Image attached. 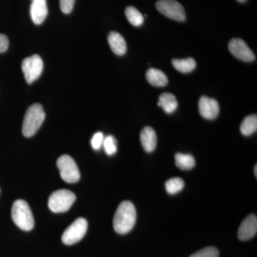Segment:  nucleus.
Instances as JSON below:
<instances>
[{"mask_svg": "<svg viewBox=\"0 0 257 257\" xmlns=\"http://www.w3.org/2000/svg\"><path fill=\"white\" fill-rule=\"evenodd\" d=\"M137 211L130 201L121 202L115 212L113 219L114 231L119 234H126L133 230L136 224Z\"/></svg>", "mask_w": 257, "mask_h": 257, "instance_id": "obj_1", "label": "nucleus"}, {"mask_svg": "<svg viewBox=\"0 0 257 257\" xmlns=\"http://www.w3.org/2000/svg\"><path fill=\"white\" fill-rule=\"evenodd\" d=\"M45 119V112L41 104H34L25 113L23 124V133L26 138H31L38 131Z\"/></svg>", "mask_w": 257, "mask_h": 257, "instance_id": "obj_2", "label": "nucleus"}, {"mask_svg": "<svg viewBox=\"0 0 257 257\" xmlns=\"http://www.w3.org/2000/svg\"><path fill=\"white\" fill-rule=\"evenodd\" d=\"M12 218L15 224L23 231H31L35 226L31 209L28 203L23 199H18L13 204Z\"/></svg>", "mask_w": 257, "mask_h": 257, "instance_id": "obj_3", "label": "nucleus"}, {"mask_svg": "<svg viewBox=\"0 0 257 257\" xmlns=\"http://www.w3.org/2000/svg\"><path fill=\"white\" fill-rule=\"evenodd\" d=\"M75 200L73 192L67 189H60L51 194L48 207L52 212L63 213L70 209Z\"/></svg>", "mask_w": 257, "mask_h": 257, "instance_id": "obj_4", "label": "nucleus"}, {"mask_svg": "<svg viewBox=\"0 0 257 257\" xmlns=\"http://www.w3.org/2000/svg\"><path fill=\"white\" fill-rule=\"evenodd\" d=\"M87 228V221L84 218H78L64 231L62 242L67 246L79 242L85 236Z\"/></svg>", "mask_w": 257, "mask_h": 257, "instance_id": "obj_5", "label": "nucleus"}, {"mask_svg": "<svg viewBox=\"0 0 257 257\" xmlns=\"http://www.w3.org/2000/svg\"><path fill=\"white\" fill-rule=\"evenodd\" d=\"M57 167L61 177L67 183H76L80 179V173L73 159L67 155H62L57 160Z\"/></svg>", "mask_w": 257, "mask_h": 257, "instance_id": "obj_6", "label": "nucleus"}, {"mask_svg": "<svg viewBox=\"0 0 257 257\" xmlns=\"http://www.w3.org/2000/svg\"><path fill=\"white\" fill-rule=\"evenodd\" d=\"M22 69L28 84L36 81L43 71V61L38 55L27 57L23 61Z\"/></svg>", "mask_w": 257, "mask_h": 257, "instance_id": "obj_7", "label": "nucleus"}, {"mask_svg": "<svg viewBox=\"0 0 257 257\" xmlns=\"http://www.w3.org/2000/svg\"><path fill=\"white\" fill-rule=\"evenodd\" d=\"M156 7L160 13L172 20L179 22L186 20L183 6L176 0H159Z\"/></svg>", "mask_w": 257, "mask_h": 257, "instance_id": "obj_8", "label": "nucleus"}, {"mask_svg": "<svg viewBox=\"0 0 257 257\" xmlns=\"http://www.w3.org/2000/svg\"><path fill=\"white\" fill-rule=\"evenodd\" d=\"M229 50L235 57L243 62H252L255 60L254 54L241 39H232L229 43Z\"/></svg>", "mask_w": 257, "mask_h": 257, "instance_id": "obj_9", "label": "nucleus"}, {"mask_svg": "<svg viewBox=\"0 0 257 257\" xmlns=\"http://www.w3.org/2000/svg\"><path fill=\"white\" fill-rule=\"evenodd\" d=\"M199 111L204 119H216L219 113V103L212 98L202 96L199 101Z\"/></svg>", "mask_w": 257, "mask_h": 257, "instance_id": "obj_10", "label": "nucleus"}, {"mask_svg": "<svg viewBox=\"0 0 257 257\" xmlns=\"http://www.w3.org/2000/svg\"><path fill=\"white\" fill-rule=\"evenodd\" d=\"M257 232V218L254 214L246 217L240 225L238 230V238L241 241L252 239Z\"/></svg>", "mask_w": 257, "mask_h": 257, "instance_id": "obj_11", "label": "nucleus"}, {"mask_svg": "<svg viewBox=\"0 0 257 257\" xmlns=\"http://www.w3.org/2000/svg\"><path fill=\"white\" fill-rule=\"evenodd\" d=\"M30 15L35 25H41L48 14L47 0H32Z\"/></svg>", "mask_w": 257, "mask_h": 257, "instance_id": "obj_12", "label": "nucleus"}, {"mask_svg": "<svg viewBox=\"0 0 257 257\" xmlns=\"http://www.w3.org/2000/svg\"><path fill=\"white\" fill-rule=\"evenodd\" d=\"M140 141L145 151H155L157 143L156 132L151 126H145L140 134Z\"/></svg>", "mask_w": 257, "mask_h": 257, "instance_id": "obj_13", "label": "nucleus"}, {"mask_svg": "<svg viewBox=\"0 0 257 257\" xmlns=\"http://www.w3.org/2000/svg\"><path fill=\"white\" fill-rule=\"evenodd\" d=\"M109 47L115 55H124L126 52V43L124 38L116 32H111L108 36Z\"/></svg>", "mask_w": 257, "mask_h": 257, "instance_id": "obj_14", "label": "nucleus"}, {"mask_svg": "<svg viewBox=\"0 0 257 257\" xmlns=\"http://www.w3.org/2000/svg\"><path fill=\"white\" fill-rule=\"evenodd\" d=\"M146 78L149 83L155 87H165L168 83V78L162 71L156 68H150L147 70Z\"/></svg>", "mask_w": 257, "mask_h": 257, "instance_id": "obj_15", "label": "nucleus"}, {"mask_svg": "<svg viewBox=\"0 0 257 257\" xmlns=\"http://www.w3.org/2000/svg\"><path fill=\"white\" fill-rule=\"evenodd\" d=\"M158 106H161L167 114H172L178 107V101L174 94L163 93L159 97Z\"/></svg>", "mask_w": 257, "mask_h": 257, "instance_id": "obj_16", "label": "nucleus"}, {"mask_svg": "<svg viewBox=\"0 0 257 257\" xmlns=\"http://www.w3.org/2000/svg\"><path fill=\"white\" fill-rule=\"evenodd\" d=\"M257 130V116L251 114L246 116L241 122L240 131L244 136H250L256 133Z\"/></svg>", "mask_w": 257, "mask_h": 257, "instance_id": "obj_17", "label": "nucleus"}, {"mask_svg": "<svg viewBox=\"0 0 257 257\" xmlns=\"http://www.w3.org/2000/svg\"><path fill=\"white\" fill-rule=\"evenodd\" d=\"M175 164L182 170H190L196 165L195 160L191 155L177 153L175 155Z\"/></svg>", "mask_w": 257, "mask_h": 257, "instance_id": "obj_18", "label": "nucleus"}, {"mask_svg": "<svg viewBox=\"0 0 257 257\" xmlns=\"http://www.w3.org/2000/svg\"><path fill=\"white\" fill-rule=\"evenodd\" d=\"M172 65L179 72L182 73L187 74L192 72L197 67L196 61L193 58L184 59V60H172Z\"/></svg>", "mask_w": 257, "mask_h": 257, "instance_id": "obj_19", "label": "nucleus"}, {"mask_svg": "<svg viewBox=\"0 0 257 257\" xmlns=\"http://www.w3.org/2000/svg\"><path fill=\"white\" fill-rule=\"evenodd\" d=\"M125 15L133 26L140 27L144 23V16L135 7L130 6L125 10Z\"/></svg>", "mask_w": 257, "mask_h": 257, "instance_id": "obj_20", "label": "nucleus"}, {"mask_svg": "<svg viewBox=\"0 0 257 257\" xmlns=\"http://www.w3.org/2000/svg\"><path fill=\"white\" fill-rule=\"evenodd\" d=\"M166 190L172 195L177 194L182 190L184 187V182L183 179L179 178V177H175L169 179L165 184Z\"/></svg>", "mask_w": 257, "mask_h": 257, "instance_id": "obj_21", "label": "nucleus"}, {"mask_svg": "<svg viewBox=\"0 0 257 257\" xmlns=\"http://www.w3.org/2000/svg\"><path fill=\"white\" fill-rule=\"evenodd\" d=\"M102 146L104 147V151H105L106 155L111 156L114 155L117 151V147H116V139L113 136L106 137L103 141Z\"/></svg>", "mask_w": 257, "mask_h": 257, "instance_id": "obj_22", "label": "nucleus"}, {"mask_svg": "<svg viewBox=\"0 0 257 257\" xmlns=\"http://www.w3.org/2000/svg\"><path fill=\"white\" fill-rule=\"evenodd\" d=\"M219 252L217 248L214 246H208L199 250L197 252L194 253L190 257H219Z\"/></svg>", "mask_w": 257, "mask_h": 257, "instance_id": "obj_23", "label": "nucleus"}, {"mask_svg": "<svg viewBox=\"0 0 257 257\" xmlns=\"http://www.w3.org/2000/svg\"><path fill=\"white\" fill-rule=\"evenodd\" d=\"M104 135L101 133H96L93 135L92 140H91V145L94 150H100L104 141Z\"/></svg>", "mask_w": 257, "mask_h": 257, "instance_id": "obj_24", "label": "nucleus"}, {"mask_svg": "<svg viewBox=\"0 0 257 257\" xmlns=\"http://www.w3.org/2000/svg\"><path fill=\"white\" fill-rule=\"evenodd\" d=\"M75 0H60V8L64 14H69L73 10Z\"/></svg>", "mask_w": 257, "mask_h": 257, "instance_id": "obj_25", "label": "nucleus"}, {"mask_svg": "<svg viewBox=\"0 0 257 257\" xmlns=\"http://www.w3.org/2000/svg\"><path fill=\"white\" fill-rule=\"evenodd\" d=\"M9 47V40L6 35L0 34V53L6 52Z\"/></svg>", "mask_w": 257, "mask_h": 257, "instance_id": "obj_26", "label": "nucleus"}, {"mask_svg": "<svg viewBox=\"0 0 257 257\" xmlns=\"http://www.w3.org/2000/svg\"><path fill=\"white\" fill-rule=\"evenodd\" d=\"M254 174H255V176H257V165H255V167H254Z\"/></svg>", "mask_w": 257, "mask_h": 257, "instance_id": "obj_27", "label": "nucleus"}, {"mask_svg": "<svg viewBox=\"0 0 257 257\" xmlns=\"http://www.w3.org/2000/svg\"><path fill=\"white\" fill-rule=\"evenodd\" d=\"M238 2H239V3H244L245 1H246V0H237Z\"/></svg>", "mask_w": 257, "mask_h": 257, "instance_id": "obj_28", "label": "nucleus"}]
</instances>
